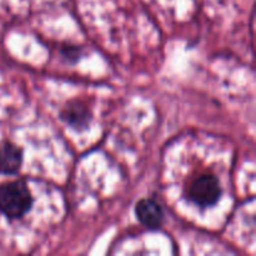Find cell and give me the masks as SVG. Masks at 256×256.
Wrapping results in <instances>:
<instances>
[{"label":"cell","mask_w":256,"mask_h":256,"mask_svg":"<svg viewBox=\"0 0 256 256\" xmlns=\"http://www.w3.org/2000/svg\"><path fill=\"white\" fill-rule=\"evenodd\" d=\"M32 204V194L25 182H10L0 186V212L10 219L26 214Z\"/></svg>","instance_id":"1"},{"label":"cell","mask_w":256,"mask_h":256,"mask_svg":"<svg viewBox=\"0 0 256 256\" xmlns=\"http://www.w3.org/2000/svg\"><path fill=\"white\" fill-rule=\"evenodd\" d=\"M189 195L190 199L200 206L214 205L222 195L219 180L214 175H202L192 182Z\"/></svg>","instance_id":"2"},{"label":"cell","mask_w":256,"mask_h":256,"mask_svg":"<svg viewBox=\"0 0 256 256\" xmlns=\"http://www.w3.org/2000/svg\"><path fill=\"white\" fill-rule=\"evenodd\" d=\"M136 216L142 225L149 229H158L162 226L164 212L162 206L152 199L140 200L135 208Z\"/></svg>","instance_id":"3"},{"label":"cell","mask_w":256,"mask_h":256,"mask_svg":"<svg viewBox=\"0 0 256 256\" xmlns=\"http://www.w3.org/2000/svg\"><path fill=\"white\" fill-rule=\"evenodd\" d=\"M22 162V152L12 142H4L0 146V174H15Z\"/></svg>","instance_id":"4"},{"label":"cell","mask_w":256,"mask_h":256,"mask_svg":"<svg viewBox=\"0 0 256 256\" xmlns=\"http://www.w3.org/2000/svg\"><path fill=\"white\" fill-rule=\"evenodd\" d=\"M62 119L74 128H85L89 124L92 115L89 109L79 102H74L65 106L62 112Z\"/></svg>","instance_id":"5"}]
</instances>
